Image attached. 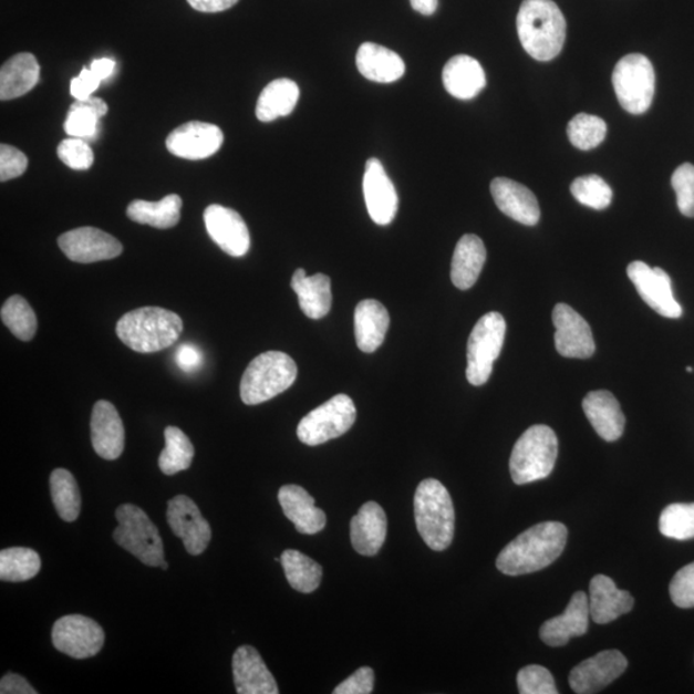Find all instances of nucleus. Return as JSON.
I'll return each instance as SVG.
<instances>
[{
  "mask_svg": "<svg viewBox=\"0 0 694 694\" xmlns=\"http://www.w3.org/2000/svg\"><path fill=\"white\" fill-rule=\"evenodd\" d=\"M568 542V528L561 522H541L524 531L501 550L497 569L508 577L537 572L552 564Z\"/></svg>",
  "mask_w": 694,
  "mask_h": 694,
  "instance_id": "nucleus-1",
  "label": "nucleus"
},
{
  "mask_svg": "<svg viewBox=\"0 0 694 694\" xmlns=\"http://www.w3.org/2000/svg\"><path fill=\"white\" fill-rule=\"evenodd\" d=\"M517 33L532 59L553 60L564 44V15L553 0H524L517 14Z\"/></svg>",
  "mask_w": 694,
  "mask_h": 694,
  "instance_id": "nucleus-2",
  "label": "nucleus"
},
{
  "mask_svg": "<svg viewBox=\"0 0 694 694\" xmlns=\"http://www.w3.org/2000/svg\"><path fill=\"white\" fill-rule=\"evenodd\" d=\"M182 332V318L174 311L157 307L130 311L116 325L118 339L127 348L143 354L173 346Z\"/></svg>",
  "mask_w": 694,
  "mask_h": 694,
  "instance_id": "nucleus-3",
  "label": "nucleus"
},
{
  "mask_svg": "<svg viewBox=\"0 0 694 694\" xmlns=\"http://www.w3.org/2000/svg\"><path fill=\"white\" fill-rule=\"evenodd\" d=\"M414 517L419 536L431 549L442 552L450 547L456 514L450 494L441 481L426 478L418 485Z\"/></svg>",
  "mask_w": 694,
  "mask_h": 694,
  "instance_id": "nucleus-4",
  "label": "nucleus"
},
{
  "mask_svg": "<svg viewBox=\"0 0 694 694\" xmlns=\"http://www.w3.org/2000/svg\"><path fill=\"white\" fill-rule=\"evenodd\" d=\"M298 377V365L282 351L255 358L241 380V398L247 405L266 403L289 390Z\"/></svg>",
  "mask_w": 694,
  "mask_h": 694,
  "instance_id": "nucleus-5",
  "label": "nucleus"
},
{
  "mask_svg": "<svg viewBox=\"0 0 694 694\" xmlns=\"http://www.w3.org/2000/svg\"><path fill=\"white\" fill-rule=\"evenodd\" d=\"M558 441L555 431L546 425L526 429L510 454V476L516 485L545 480L556 466Z\"/></svg>",
  "mask_w": 694,
  "mask_h": 694,
  "instance_id": "nucleus-6",
  "label": "nucleus"
},
{
  "mask_svg": "<svg viewBox=\"0 0 694 694\" xmlns=\"http://www.w3.org/2000/svg\"><path fill=\"white\" fill-rule=\"evenodd\" d=\"M116 520L114 539L117 545L149 568H159L165 561L163 539L145 510L134 505L120 506Z\"/></svg>",
  "mask_w": 694,
  "mask_h": 694,
  "instance_id": "nucleus-7",
  "label": "nucleus"
},
{
  "mask_svg": "<svg viewBox=\"0 0 694 694\" xmlns=\"http://www.w3.org/2000/svg\"><path fill=\"white\" fill-rule=\"evenodd\" d=\"M613 87L619 103L629 114L642 115L655 97L656 75L651 61L643 54H628L613 70Z\"/></svg>",
  "mask_w": 694,
  "mask_h": 694,
  "instance_id": "nucleus-8",
  "label": "nucleus"
},
{
  "mask_svg": "<svg viewBox=\"0 0 694 694\" xmlns=\"http://www.w3.org/2000/svg\"><path fill=\"white\" fill-rule=\"evenodd\" d=\"M507 324L497 311L485 314L469 334L466 376L470 385L483 386L489 381L494 362L505 345Z\"/></svg>",
  "mask_w": 694,
  "mask_h": 694,
  "instance_id": "nucleus-9",
  "label": "nucleus"
},
{
  "mask_svg": "<svg viewBox=\"0 0 694 694\" xmlns=\"http://www.w3.org/2000/svg\"><path fill=\"white\" fill-rule=\"evenodd\" d=\"M355 419L354 402L345 394L333 396L300 421L299 441L309 446L324 444L346 434Z\"/></svg>",
  "mask_w": 694,
  "mask_h": 694,
  "instance_id": "nucleus-10",
  "label": "nucleus"
},
{
  "mask_svg": "<svg viewBox=\"0 0 694 694\" xmlns=\"http://www.w3.org/2000/svg\"><path fill=\"white\" fill-rule=\"evenodd\" d=\"M52 641L58 651L84 660L99 655L105 644V632L90 618L68 615L54 622Z\"/></svg>",
  "mask_w": 694,
  "mask_h": 694,
  "instance_id": "nucleus-11",
  "label": "nucleus"
},
{
  "mask_svg": "<svg viewBox=\"0 0 694 694\" xmlns=\"http://www.w3.org/2000/svg\"><path fill=\"white\" fill-rule=\"evenodd\" d=\"M628 276L635 290L651 309L662 317L681 318L683 309L674 298L672 279L664 269L651 268L643 261L630 262Z\"/></svg>",
  "mask_w": 694,
  "mask_h": 694,
  "instance_id": "nucleus-12",
  "label": "nucleus"
},
{
  "mask_svg": "<svg viewBox=\"0 0 694 694\" xmlns=\"http://www.w3.org/2000/svg\"><path fill=\"white\" fill-rule=\"evenodd\" d=\"M167 522L174 536L183 540L190 556L203 555L209 547L213 537L211 526L199 512L193 499L177 496L167 503Z\"/></svg>",
  "mask_w": 694,
  "mask_h": 694,
  "instance_id": "nucleus-13",
  "label": "nucleus"
},
{
  "mask_svg": "<svg viewBox=\"0 0 694 694\" xmlns=\"http://www.w3.org/2000/svg\"><path fill=\"white\" fill-rule=\"evenodd\" d=\"M59 246L71 261L80 265L115 259L123 252V245L115 237L92 227L66 231L59 238Z\"/></svg>",
  "mask_w": 694,
  "mask_h": 694,
  "instance_id": "nucleus-14",
  "label": "nucleus"
},
{
  "mask_svg": "<svg viewBox=\"0 0 694 694\" xmlns=\"http://www.w3.org/2000/svg\"><path fill=\"white\" fill-rule=\"evenodd\" d=\"M552 319L558 354L570 359H588L594 354L593 332L578 311L568 304H557Z\"/></svg>",
  "mask_w": 694,
  "mask_h": 694,
  "instance_id": "nucleus-15",
  "label": "nucleus"
},
{
  "mask_svg": "<svg viewBox=\"0 0 694 694\" xmlns=\"http://www.w3.org/2000/svg\"><path fill=\"white\" fill-rule=\"evenodd\" d=\"M628 660L620 651H602L572 669L570 687L579 694L600 692L624 674Z\"/></svg>",
  "mask_w": 694,
  "mask_h": 694,
  "instance_id": "nucleus-16",
  "label": "nucleus"
},
{
  "mask_svg": "<svg viewBox=\"0 0 694 694\" xmlns=\"http://www.w3.org/2000/svg\"><path fill=\"white\" fill-rule=\"evenodd\" d=\"M207 234L222 251L234 258L245 257L251 238L241 215L221 205H211L204 213Z\"/></svg>",
  "mask_w": 694,
  "mask_h": 694,
  "instance_id": "nucleus-17",
  "label": "nucleus"
},
{
  "mask_svg": "<svg viewBox=\"0 0 694 694\" xmlns=\"http://www.w3.org/2000/svg\"><path fill=\"white\" fill-rule=\"evenodd\" d=\"M363 193L371 219L379 226H389L396 217L398 197L384 165L377 158L365 164Z\"/></svg>",
  "mask_w": 694,
  "mask_h": 694,
  "instance_id": "nucleus-18",
  "label": "nucleus"
},
{
  "mask_svg": "<svg viewBox=\"0 0 694 694\" xmlns=\"http://www.w3.org/2000/svg\"><path fill=\"white\" fill-rule=\"evenodd\" d=\"M225 142L219 126L201 122L183 124L166 139V147L174 156L204 159L217 154Z\"/></svg>",
  "mask_w": 694,
  "mask_h": 694,
  "instance_id": "nucleus-19",
  "label": "nucleus"
},
{
  "mask_svg": "<svg viewBox=\"0 0 694 694\" xmlns=\"http://www.w3.org/2000/svg\"><path fill=\"white\" fill-rule=\"evenodd\" d=\"M91 437L94 452L106 460L122 457L125 448V428L114 404L95 403L91 418Z\"/></svg>",
  "mask_w": 694,
  "mask_h": 694,
  "instance_id": "nucleus-20",
  "label": "nucleus"
},
{
  "mask_svg": "<svg viewBox=\"0 0 694 694\" xmlns=\"http://www.w3.org/2000/svg\"><path fill=\"white\" fill-rule=\"evenodd\" d=\"M491 196L498 209L524 226H537L540 207L536 195L528 187L508 178H496L490 185Z\"/></svg>",
  "mask_w": 694,
  "mask_h": 694,
  "instance_id": "nucleus-21",
  "label": "nucleus"
},
{
  "mask_svg": "<svg viewBox=\"0 0 694 694\" xmlns=\"http://www.w3.org/2000/svg\"><path fill=\"white\" fill-rule=\"evenodd\" d=\"M589 618V598L584 592H577L562 615L541 625L540 640L549 648H562L571 638L587 634Z\"/></svg>",
  "mask_w": 694,
  "mask_h": 694,
  "instance_id": "nucleus-22",
  "label": "nucleus"
},
{
  "mask_svg": "<svg viewBox=\"0 0 694 694\" xmlns=\"http://www.w3.org/2000/svg\"><path fill=\"white\" fill-rule=\"evenodd\" d=\"M234 677L238 694H278L273 674L269 672L260 653L251 645H242L234 655Z\"/></svg>",
  "mask_w": 694,
  "mask_h": 694,
  "instance_id": "nucleus-23",
  "label": "nucleus"
},
{
  "mask_svg": "<svg viewBox=\"0 0 694 694\" xmlns=\"http://www.w3.org/2000/svg\"><path fill=\"white\" fill-rule=\"evenodd\" d=\"M589 592L590 618L595 624H610L634 608L633 595L620 590L609 577L595 576L590 581Z\"/></svg>",
  "mask_w": 694,
  "mask_h": 694,
  "instance_id": "nucleus-24",
  "label": "nucleus"
},
{
  "mask_svg": "<svg viewBox=\"0 0 694 694\" xmlns=\"http://www.w3.org/2000/svg\"><path fill=\"white\" fill-rule=\"evenodd\" d=\"M387 518L376 501H366L350 524L351 545L359 555L376 556L385 545Z\"/></svg>",
  "mask_w": 694,
  "mask_h": 694,
  "instance_id": "nucleus-25",
  "label": "nucleus"
},
{
  "mask_svg": "<svg viewBox=\"0 0 694 694\" xmlns=\"http://www.w3.org/2000/svg\"><path fill=\"white\" fill-rule=\"evenodd\" d=\"M283 514L300 534L315 536L325 528L327 517L315 500L299 485H284L278 493Z\"/></svg>",
  "mask_w": 694,
  "mask_h": 694,
  "instance_id": "nucleus-26",
  "label": "nucleus"
},
{
  "mask_svg": "<svg viewBox=\"0 0 694 694\" xmlns=\"http://www.w3.org/2000/svg\"><path fill=\"white\" fill-rule=\"evenodd\" d=\"M582 410L595 433L605 442H617L624 434L625 416L618 398L610 391L598 390L582 401Z\"/></svg>",
  "mask_w": 694,
  "mask_h": 694,
  "instance_id": "nucleus-27",
  "label": "nucleus"
},
{
  "mask_svg": "<svg viewBox=\"0 0 694 694\" xmlns=\"http://www.w3.org/2000/svg\"><path fill=\"white\" fill-rule=\"evenodd\" d=\"M446 92L458 100H473L486 85V76L480 62L466 54L454 55L443 70Z\"/></svg>",
  "mask_w": 694,
  "mask_h": 694,
  "instance_id": "nucleus-28",
  "label": "nucleus"
},
{
  "mask_svg": "<svg viewBox=\"0 0 694 694\" xmlns=\"http://www.w3.org/2000/svg\"><path fill=\"white\" fill-rule=\"evenodd\" d=\"M359 73L374 83H395L405 74V63L401 55L387 48L363 43L356 53Z\"/></svg>",
  "mask_w": 694,
  "mask_h": 694,
  "instance_id": "nucleus-29",
  "label": "nucleus"
},
{
  "mask_svg": "<svg viewBox=\"0 0 694 694\" xmlns=\"http://www.w3.org/2000/svg\"><path fill=\"white\" fill-rule=\"evenodd\" d=\"M355 340L363 353H374L384 344L390 325L387 309L377 300H363L355 309Z\"/></svg>",
  "mask_w": 694,
  "mask_h": 694,
  "instance_id": "nucleus-30",
  "label": "nucleus"
},
{
  "mask_svg": "<svg viewBox=\"0 0 694 694\" xmlns=\"http://www.w3.org/2000/svg\"><path fill=\"white\" fill-rule=\"evenodd\" d=\"M291 287L297 292L299 304L310 319H321L330 313L332 307L331 279L318 273L308 277L305 269H298L292 276Z\"/></svg>",
  "mask_w": 694,
  "mask_h": 694,
  "instance_id": "nucleus-31",
  "label": "nucleus"
},
{
  "mask_svg": "<svg viewBox=\"0 0 694 694\" xmlns=\"http://www.w3.org/2000/svg\"><path fill=\"white\" fill-rule=\"evenodd\" d=\"M486 261V249L480 237L463 236L454 250L452 282L462 291L469 290L480 277Z\"/></svg>",
  "mask_w": 694,
  "mask_h": 694,
  "instance_id": "nucleus-32",
  "label": "nucleus"
},
{
  "mask_svg": "<svg viewBox=\"0 0 694 694\" xmlns=\"http://www.w3.org/2000/svg\"><path fill=\"white\" fill-rule=\"evenodd\" d=\"M40 68L31 53H20L8 60L0 70V99L22 97L38 84Z\"/></svg>",
  "mask_w": 694,
  "mask_h": 694,
  "instance_id": "nucleus-33",
  "label": "nucleus"
},
{
  "mask_svg": "<svg viewBox=\"0 0 694 694\" xmlns=\"http://www.w3.org/2000/svg\"><path fill=\"white\" fill-rule=\"evenodd\" d=\"M300 90L290 79H277L261 92L257 105V117L262 123L275 122L278 117L289 116L298 105Z\"/></svg>",
  "mask_w": 694,
  "mask_h": 694,
  "instance_id": "nucleus-34",
  "label": "nucleus"
},
{
  "mask_svg": "<svg viewBox=\"0 0 694 694\" xmlns=\"http://www.w3.org/2000/svg\"><path fill=\"white\" fill-rule=\"evenodd\" d=\"M182 198L178 195H169L157 203L135 199L127 206V217L139 225L158 229H169L178 225L180 220Z\"/></svg>",
  "mask_w": 694,
  "mask_h": 694,
  "instance_id": "nucleus-35",
  "label": "nucleus"
},
{
  "mask_svg": "<svg viewBox=\"0 0 694 694\" xmlns=\"http://www.w3.org/2000/svg\"><path fill=\"white\" fill-rule=\"evenodd\" d=\"M287 581L300 593H313L321 586L322 566L299 550L287 549L281 556Z\"/></svg>",
  "mask_w": 694,
  "mask_h": 694,
  "instance_id": "nucleus-36",
  "label": "nucleus"
},
{
  "mask_svg": "<svg viewBox=\"0 0 694 694\" xmlns=\"http://www.w3.org/2000/svg\"><path fill=\"white\" fill-rule=\"evenodd\" d=\"M53 505L63 521L74 522L82 508V497L75 477L68 469H54L50 478Z\"/></svg>",
  "mask_w": 694,
  "mask_h": 694,
  "instance_id": "nucleus-37",
  "label": "nucleus"
},
{
  "mask_svg": "<svg viewBox=\"0 0 694 694\" xmlns=\"http://www.w3.org/2000/svg\"><path fill=\"white\" fill-rule=\"evenodd\" d=\"M108 106L99 97L76 101L70 107L65 132L73 138H93L97 133L100 118L107 114Z\"/></svg>",
  "mask_w": 694,
  "mask_h": 694,
  "instance_id": "nucleus-38",
  "label": "nucleus"
},
{
  "mask_svg": "<svg viewBox=\"0 0 694 694\" xmlns=\"http://www.w3.org/2000/svg\"><path fill=\"white\" fill-rule=\"evenodd\" d=\"M165 449L159 454L158 467L163 474L173 476L186 470L193 465L195 457L194 444L178 427H166Z\"/></svg>",
  "mask_w": 694,
  "mask_h": 694,
  "instance_id": "nucleus-39",
  "label": "nucleus"
},
{
  "mask_svg": "<svg viewBox=\"0 0 694 694\" xmlns=\"http://www.w3.org/2000/svg\"><path fill=\"white\" fill-rule=\"evenodd\" d=\"M42 561L34 549L14 547L0 552V579L7 582H22L38 576Z\"/></svg>",
  "mask_w": 694,
  "mask_h": 694,
  "instance_id": "nucleus-40",
  "label": "nucleus"
},
{
  "mask_svg": "<svg viewBox=\"0 0 694 694\" xmlns=\"http://www.w3.org/2000/svg\"><path fill=\"white\" fill-rule=\"evenodd\" d=\"M2 322L21 341L33 340L38 330V319L33 308L20 294L8 299L0 311Z\"/></svg>",
  "mask_w": 694,
  "mask_h": 694,
  "instance_id": "nucleus-41",
  "label": "nucleus"
},
{
  "mask_svg": "<svg viewBox=\"0 0 694 694\" xmlns=\"http://www.w3.org/2000/svg\"><path fill=\"white\" fill-rule=\"evenodd\" d=\"M659 528L662 536L676 540L694 538V503H674L660 516Z\"/></svg>",
  "mask_w": 694,
  "mask_h": 694,
  "instance_id": "nucleus-42",
  "label": "nucleus"
},
{
  "mask_svg": "<svg viewBox=\"0 0 694 694\" xmlns=\"http://www.w3.org/2000/svg\"><path fill=\"white\" fill-rule=\"evenodd\" d=\"M569 139L581 151L593 149L601 145L608 135V124L601 117L579 114L568 125Z\"/></svg>",
  "mask_w": 694,
  "mask_h": 694,
  "instance_id": "nucleus-43",
  "label": "nucleus"
},
{
  "mask_svg": "<svg viewBox=\"0 0 694 694\" xmlns=\"http://www.w3.org/2000/svg\"><path fill=\"white\" fill-rule=\"evenodd\" d=\"M571 194L581 205L594 210L608 209L613 196L608 183L594 174L573 180Z\"/></svg>",
  "mask_w": 694,
  "mask_h": 694,
  "instance_id": "nucleus-44",
  "label": "nucleus"
},
{
  "mask_svg": "<svg viewBox=\"0 0 694 694\" xmlns=\"http://www.w3.org/2000/svg\"><path fill=\"white\" fill-rule=\"evenodd\" d=\"M518 692L521 694H557L555 677L549 670L539 665H530L517 674Z\"/></svg>",
  "mask_w": 694,
  "mask_h": 694,
  "instance_id": "nucleus-45",
  "label": "nucleus"
},
{
  "mask_svg": "<svg viewBox=\"0 0 694 694\" xmlns=\"http://www.w3.org/2000/svg\"><path fill=\"white\" fill-rule=\"evenodd\" d=\"M672 186L684 217L694 218V165L683 164L674 172Z\"/></svg>",
  "mask_w": 694,
  "mask_h": 694,
  "instance_id": "nucleus-46",
  "label": "nucleus"
},
{
  "mask_svg": "<svg viewBox=\"0 0 694 694\" xmlns=\"http://www.w3.org/2000/svg\"><path fill=\"white\" fill-rule=\"evenodd\" d=\"M58 154L61 162L74 170H87L94 163L93 151L82 138L62 141Z\"/></svg>",
  "mask_w": 694,
  "mask_h": 694,
  "instance_id": "nucleus-47",
  "label": "nucleus"
},
{
  "mask_svg": "<svg viewBox=\"0 0 694 694\" xmlns=\"http://www.w3.org/2000/svg\"><path fill=\"white\" fill-rule=\"evenodd\" d=\"M670 597L677 608H694V562L684 566L670 582Z\"/></svg>",
  "mask_w": 694,
  "mask_h": 694,
  "instance_id": "nucleus-48",
  "label": "nucleus"
},
{
  "mask_svg": "<svg viewBox=\"0 0 694 694\" xmlns=\"http://www.w3.org/2000/svg\"><path fill=\"white\" fill-rule=\"evenodd\" d=\"M28 157L12 146H0V180L7 182L21 177L28 169Z\"/></svg>",
  "mask_w": 694,
  "mask_h": 694,
  "instance_id": "nucleus-49",
  "label": "nucleus"
},
{
  "mask_svg": "<svg viewBox=\"0 0 694 694\" xmlns=\"http://www.w3.org/2000/svg\"><path fill=\"white\" fill-rule=\"evenodd\" d=\"M374 687V672L371 667H361L346 681L334 688V694H370Z\"/></svg>",
  "mask_w": 694,
  "mask_h": 694,
  "instance_id": "nucleus-50",
  "label": "nucleus"
},
{
  "mask_svg": "<svg viewBox=\"0 0 694 694\" xmlns=\"http://www.w3.org/2000/svg\"><path fill=\"white\" fill-rule=\"evenodd\" d=\"M102 80L91 69H83L79 76L71 80L70 93L76 101H85L99 90Z\"/></svg>",
  "mask_w": 694,
  "mask_h": 694,
  "instance_id": "nucleus-51",
  "label": "nucleus"
},
{
  "mask_svg": "<svg viewBox=\"0 0 694 694\" xmlns=\"http://www.w3.org/2000/svg\"><path fill=\"white\" fill-rule=\"evenodd\" d=\"M175 361H177L180 370L190 373L199 370L204 362V355L201 350L195 345L185 344L178 349Z\"/></svg>",
  "mask_w": 694,
  "mask_h": 694,
  "instance_id": "nucleus-52",
  "label": "nucleus"
},
{
  "mask_svg": "<svg viewBox=\"0 0 694 694\" xmlns=\"http://www.w3.org/2000/svg\"><path fill=\"white\" fill-rule=\"evenodd\" d=\"M0 693L2 694H37L38 692L31 687L25 677L19 674H7L0 682Z\"/></svg>",
  "mask_w": 694,
  "mask_h": 694,
  "instance_id": "nucleus-53",
  "label": "nucleus"
},
{
  "mask_svg": "<svg viewBox=\"0 0 694 694\" xmlns=\"http://www.w3.org/2000/svg\"><path fill=\"white\" fill-rule=\"evenodd\" d=\"M196 11L205 13H217L229 10L238 3V0H187Z\"/></svg>",
  "mask_w": 694,
  "mask_h": 694,
  "instance_id": "nucleus-54",
  "label": "nucleus"
},
{
  "mask_svg": "<svg viewBox=\"0 0 694 694\" xmlns=\"http://www.w3.org/2000/svg\"><path fill=\"white\" fill-rule=\"evenodd\" d=\"M116 68V63L110 59H101L92 62L91 70L95 75H97L101 80H105L113 75L114 70Z\"/></svg>",
  "mask_w": 694,
  "mask_h": 694,
  "instance_id": "nucleus-55",
  "label": "nucleus"
},
{
  "mask_svg": "<svg viewBox=\"0 0 694 694\" xmlns=\"http://www.w3.org/2000/svg\"><path fill=\"white\" fill-rule=\"evenodd\" d=\"M414 11L424 15L434 14L438 7V0H411Z\"/></svg>",
  "mask_w": 694,
  "mask_h": 694,
  "instance_id": "nucleus-56",
  "label": "nucleus"
},
{
  "mask_svg": "<svg viewBox=\"0 0 694 694\" xmlns=\"http://www.w3.org/2000/svg\"><path fill=\"white\" fill-rule=\"evenodd\" d=\"M159 568H162L163 570H167L169 569V564H167L165 561L162 563V566H159Z\"/></svg>",
  "mask_w": 694,
  "mask_h": 694,
  "instance_id": "nucleus-57",
  "label": "nucleus"
},
{
  "mask_svg": "<svg viewBox=\"0 0 694 694\" xmlns=\"http://www.w3.org/2000/svg\"><path fill=\"white\" fill-rule=\"evenodd\" d=\"M687 372H688V373H692V372H693L692 366H687Z\"/></svg>",
  "mask_w": 694,
  "mask_h": 694,
  "instance_id": "nucleus-58",
  "label": "nucleus"
}]
</instances>
